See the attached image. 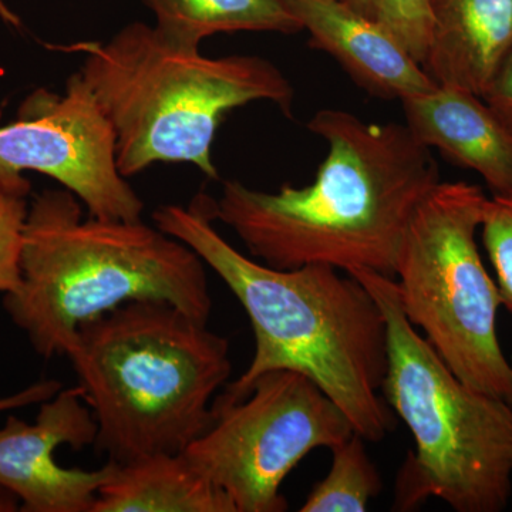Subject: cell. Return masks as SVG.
<instances>
[{
	"mask_svg": "<svg viewBox=\"0 0 512 512\" xmlns=\"http://www.w3.org/2000/svg\"><path fill=\"white\" fill-rule=\"evenodd\" d=\"M480 231L497 276L501 303L512 315V195L487 198Z\"/></svg>",
	"mask_w": 512,
	"mask_h": 512,
	"instance_id": "ac0fdd59",
	"label": "cell"
},
{
	"mask_svg": "<svg viewBox=\"0 0 512 512\" xmlns=\"http://www.w3.org/2000/svg\"><path fill=\"white\" fill-rule=\"evenodd\" d=\"M355 433L346 414L309 377L272 370L238 402L212 403L207 430L183 453L237 512H284L282 484L316 448Z\"/></svg>",
	"mask_w": 512,
	"mask_h": 512,
	"instance_id": "ba28073f",
	"label": "cell"
},
{
	"mask_svg": "<svg viewBox=\"0 0 512 512\" xmlns=\"http://www.w3.org/2000/svg\"><path fill=\"white\" fill-rule=\"evenodd\" d=\"M62 389V383L57 382V380H42V382L32 384V386L22 390L20 393L0 399V412L20 409V407H26L29 406V404L46 402V400L55 396V394Z\"/></svg>",
	"mask_w": 512,
	"mask_h": 512,
	"instance_id": "44dd1931",
	"label": "cell"
},
{
	"mask_svg": "<svg viewBox=\"0 0 512 512\" xmlns=\"http://www.w3.org/2000/svg\"><path fill=\"white\" fill-rule=\"evenodd\" d=\"M485 201L478 185H436L414 211L396 261L404 315L451 372L512 407V363L497 333L501 303L478 251Z\"/></svg>",
	"mask_w": 512,
	"mask_h": 512,
	"instance_id": "52a82bcc",
	"label": "cell"
},
{
	"mask_svg": "<svg viewBox=\"0 0 512 512\" xmlns=\"http://www.w3.org/2000/svg\"><path fill=\"white\" fill-rule=\"evenodd\" d=\"M348 275L382 309V394L416 444L397 476L394 510L439 498L457 512L504 511L512 494V407L451 372L404 315L393 278L366 269Z\"/></svg>",
	"mask_w": 512,
	"mask_h": 512,
	"instance_id": "8992f818",
	"label": "cell"
},
{
	"mask_svg": "<svg viewBox=\"0 0 512 512\" xmlns=\"http://www.w3.org/2000/svg\"><path fill=\"white\" fill-rule=\"evenodd\" d=\"M157 28L181 45L200 47L215 33L303 30L284 0H146Z\"/></svg>",
	"mask_w": 512,
	"mask_h": 512,
	"instance_id": "9a60e30c",
	"label": "cell"
},
{
	"mask_svg": "<svg viewBox=\"0 0 512 512\" xmlns=\"http://www.w3.org/2000/svg\"><path fill=\"white\" fill-rule=\"evenodd\" d=\"M311 35L357 86L384 100H406L437 86L396 37L343 0H284Z\"/></svg>",
	"mask_w": 512,
	"mask_h": 512,
	"instance_id": "8fae6325",
	"label": "cell"
},
{
	"mask_svg": "<svg viewBox=\"0 0 512 512\" xmlns=\"http://www.w3.org/2000/svg\"><path fill=\"white\" fill-rule=\"evenodd\" d=\"M96 436V419L79 386L40 403L33 424L9 416L0 427V487L18 498L20 511L92 512L116 461L92 471L64 468L55 453L62 444L83 450Z\"/></svg>",
	"mask_w": 512,
	"mask_h": 512,
	"instance_id": "30bf717a",
	"label": "cell"
},
{
	"mask_svg": "<svg viewBox=\"0 0 512 512\" xmlns=\"http://www.w3.org/2000/svg\"><path fill=\"white\" fill-rule=\"evenodd\" d=\"M66 356L96 419L94 446L120 464L184 451L210 426L232 372L228 339L164 301L80 323Z\"/></svg>",
	"mask_w": 512,
	"mask_h": 512,
	"instance_id": "277c9868",
	"label": "cell"
},
{
	"mask_svg": "<svg viewBox=\"0 0 512 512\" xmlns=\"http://www.w3.org/2000/svg\"><path fill=\"white\" fill-rule=\"evenodd\" d=\"M82 53L84 80L116 133L117 165L131 177L156 163H188L218 178L211 148L228 111L272 101L291 116L293 89L258 56H201L157 26L130 23L109 42L64 47Z\"/></svg>",
	"mask_w": 512,
	"mask_h": 512,
	"instance_id": "5b68a950",
	"label": "cell"
},
{
	"mask_svg": "<svg viewBox=\"0 0 512 512\" xmlns=\"http://www.w3.org/2000/svg\"><path fill=\"white\" fill-rule=\"evenodd\" d=\"M332 450L328 476L312 488L301 512H363L382 490V478L366 451V440L353 433Z\"/></svg>",
	"mask_w": 512,
	"mask_h": 512,
	"instance_id": "2e32d148",
	"label": "cell"
},
{
	"mask_svg": "<svg viewBox=\"0 0 512 512\" xmlns=\"http://www.w3.org/2000/svg\"><path fill=\"white\" fill-rule=\"evenodd\" d=\"M53 178L100 220L138 221L144 202L117 165L116 133L76 72L62 94L39 90L0 127V185L29 195L23 171Z\"/></svg>",
	"mask_w": 512,
	"mask_h": 512,
	"instance_id": "9c48e42d",
	"label": "cell"
},
{
	"mask_svg": "<svg viewBox=\"0 0 512 512\" xmlns=\"http://www.w3.org/2000/svg\"><path fill=\"white\" fill-rule=\"evenodd\" d=\"M429 8L423 69L434 83L483 99L512 50V0H429Z\"/></svg>",
	"mask_w": 512,
	"mask_h": 512,
	"instance_id": "4fadbf2b",
	"label": "cell"
},
{
	"mask_svg": "<svg viewBox=\"0 0 512 512\" xmlns=\"http://www.w3.org/2000/svg\"><path fill=\"white\" fill-rule=\"evenodd\" d=\"M402 104L406 126L419 143L476 171L493 195H512V136L481 97L437 84Z\"/></svg>",
	"mask_w": 512,
	"mask_h": 512,
	"instance_id": "7c38bea8",
	"label": "cell"
},
{
	"mask_svg": "<svg viewBox=\"0 0 512 512\" xmlns=\"http://www.w3.org/2000/svg\"><path fill=\"white\" fill-rule=\"evenodd\" d=\"M359 15L389 30L397 42L423 66L429 52V0H343Z\"/></svg>",
	"mask_w": 512,
	"mask_h": 512,
	"instance_id": "e0dca14e",
	"label": "cell"
},
{
	"mask_svg": "<svg viewBox=\"0 0 512 512\" xmlns=\"http://www.w3.org/2000/svg\"><path fill=\"white\" fill-rule=\"evenodd\" d=\"M92 512H237L231 498L181 453L117 463Z\"/></svg>",
	"mask_w": 512,
	"mask_h": 512,
	"instance_id": "5bb4252c",
	"label": "cell"
},
{
	"mask_svg": "<svg viewBox=\"0 0 512 512\" xmlns=\"http://www.w3.org/2000/svg\"><path fill=\"white\" fill-rule=\"evenodd\" d=\"M157 228L184 242L210 266L247 312L255 335L251 365L215 399L238 402L259 376L293 370L318 384L366 441L396 426L384 400L387 329L382 309L356 278L328 265L276 269L232 247L212 225L214 200L163 205Z\"/></svg>",
	"mask_w": 512,
	"mask_h": 512,
	"instance_id": "7a4b0ae2",
	"label": "cell"
},
{
	"mask_svg": "<svg viewBox=\"0 0 512 512\" xmlns=\"http://www.w3.org/2000/svg\"><path fill=\"white\" fill-rule=\"evenodd\" d=\"M19 510V501L12 493L0 487V512H12Z\"/></svg>",
	"mask_w": 512,
	"mask_h": 512,
	"instance_id": "7402d4cb",
	"label": "cell"
},
{
	"mask_svg": "<svg viewBox=\"0 0 512 512\" xmlns=\"http://www.w3.org/2000/svg\"><path fill=\"white\" fill-rule=\"evenodd\" d=\"M0 18L5 20L6 23H10V25H20L18 16H16L15 13H13L12 10H10L8 6L3 3V0H0Z\"/></svg>",
	"mask_w": 512,
	"mask_h": 512,
	"instance_id": "603a6c76",
	"label": "cell"
},
{
	"mask_svg": "<svg viewBox=\"0 0 512 512\" xmlns=\"http://www.w3.org/2000/svg\"><path fill=\"white\" fill-rule=\"evenodd\" d=\"M308 130L328 144L312 184L265 192L225 181L215 220L271 268L328 265L394 279L414 211L440 183L430 148L406 124L367 123L345 110H319Z\"/></svg>",
	"mask_w": 512,
	"mask_h": 512,
	"instance_id": "6da1fadb",
	"label": "cell"
},
{
	"mask_svg": "<svg viewBox=\"0 0 512 512\" xmlns=\"http://www.w3.org/2000/svg\"><path fill=\"white\" fill-rule=\"evenodd\" d=\"M28 195L0 185V292L20 285V255L28 218Z\"/></svg>",
	"mask_w": 512,
	"mask_h": 512,
	"instance_id": "d6986e66",
	"label": "cell"
},
{
	"mask_svg": "<svg viewBox=\"0 0 512 512\" xmlns=\"http://www.w3.org/2000/svg\"><path fill=\"white\" fill-rule=\"evenodd\" d=\"M184 242L143 221L83 217L69 190L33 198L20 255V285L3 306L37 355H67L77 328L134 301H164L207 323V269Z\"/></svg>",
	"mask_w": 512,
	"mask_h": 512,
	"instance_id": "3957f363",
	"label": "cell"
},
{
	"mask_svg": "<svg viewBox=\"0 0 512 512\" xmlns=\"http://www.w3.org/2000/svg\"><path fill=\"white\" fill-rule=\"evenodd\" d=\"M483 100L512 136V50L498 67Z\"/></svg>",
	"mask_w": 512,
	"mask_h": 512,
	"instance_id": "ffe728a7",
	"label": "cell"
}]
</instances>
